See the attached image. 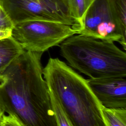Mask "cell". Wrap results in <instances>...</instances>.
<instances>
[{
	"instance_id": "12",
	"label": "cell",
	"mask_w": 126,
	"mask_h": 126,
	"mask_svg": "<svg viewBox=\"0 0 126 126\" xmlns=\"http://www.w3.org/2000/svg\"><path fill=\"white\" fill-rule=\"evenodd\" d=\"M50 97L53 108L55 113L58 126H73L70 121L64 113L59 101L55 96L50 92Z\"/></svg>"
},
{
	"instance_id": "9",
	"label": "cell",
	"mask_w": 126,
	"mask_h": 126,
	"mask_svg": "<svg viewBox=\"0 0 126 126\" xmlns=\"http://www.w3.org/2000/svg\"><path fill=\"white\" fill-rule=\"evenodd\" d=\"M71 15L76 26L73 28L77 31L81 27L85 14L93 0H67Z\"/></svg>"
},
{
	"instance_id": "7",
	"label": "cell",
	"mask_w": 126,
	"mask_h": 126,
	"mask_svg": "<svg viewBox=\"0 0 126 126\" xmlns=\"http://www.w3.org/2000/svg\"><path fill=\"white\" fill-rule=\"evenodd\" d=\"M86 81L102 106L126 109V76L89 78Z\"/></svg>"
},
{
	"instance_id": "3",
	"label": "cell",
	"mask_w": 126,
	"mask_h": 126,
	"mask_svg": "<svg viewBox=\"0 0 126 126\" xmlns=\"http://www.w3.org/2000/svg\"><path fill=\"white\" fill-rule=\"evenodd\" d=\"M70 66L90 78L126 76V54L113 41L79 34L60 44Z\"/></svg>"
},
{
	"instance_id": "15",
	"label": "cell",
	"mask_w": 126,
	"mask_h": 126,
	"mask_svg": "<svg viewBox=\"0 0 126 126\" xmlns=\"http://www.w3.org/2000/svg\"><path fill=\"white\" fill-rule=\"evenodd\" d=\"M12 30L0 29V39L11 36Z\"/></svg>"
},
{
	"instance_id": "8",
	"label": "cell",
	"mask_w": 126,
	"mask_h": 126,
	"mask_svg": "<svg viewBox=\"0 0 126 126\" xmlns=\"http://www.w3.org/2000/svg\"><path fill=\"white\" fill-rule=\"evenodd\" d=\"M24 51L11 36L0 38V73L3 72Z\"/></svg>"
},
{
	"instance_id": "14",
	"label": "cell",
	"mask_w": 126,
	"mask_h": 126,
	"mask_svg": "<svg viewBox=\"0 0 126 126\" xmlns=\"http://www.w3.org/2000/svg\"><path fill=\"white\" fill-rule=\"evenodd\" d=\"M0 126H23L13 115H4L0 120Z\"/></svg>"
},
{
	"instance_id": "13",
	"label": "cell",
	"mask_w": 126,
	"mask_h": 126,
	"mask_svg": "<svg viewBox=\"0 0 126 126\" xmlns=\"http://www.w3.org/2000/svg\"><path fill=\"white\" fill-rule=\"evenodd\" d=\"M14 24L0 4V29L12 30Z\"/></svg>"
},
{
	"instance_id": "16",
	"label": "cell",
	"mask_w": 126,
	"mask_h": 126,
	"mask_svg": "<svg viewBox=\"0 0 126 126\" xmlns=\"http://www.w3.org/2000/svg\"><path fill=\"white\" fill-rule=\"evenodd\" d=\"M5 113V110L3 107V105L0 99V120L2 117V116L4 115V113Z\"/></svg>"
},
{
	"instance_id": "10",
	"label": "cell",
	"mask_w": 126,
	"mask_h": 126,
	"mask_svg": "<svg viewBox=\"0 0 126 126\" xmlns=\"http://www.w3.org/2000/svg\"><path fill=\"white\" fill-rule=\"evenodd\" d=\"M106 126H126V109L108 108L102 106Z\"/></svg>"
},
{
	"instance_id": "4",
	"label": "cell",
	"mask_w": 126,
	"mask_h": 126,
	"mask_svg": "<svg viewBox=\"0 0 126 126\" xmlns=\"http://www.w3.org/2000/svg\"><path fill=\"white\" fill-rule=\"evenodd\" d=\"M77 34L71 26L47 21H29L14 25L11 36L25 51L43 53Z\"/></svg>"
},
{
	"instance_id": "6",
	"label": "cell",
	"mask_w": 126,
	"mask_h": 126,
	"mask_svg": "<svg viewBox=\"0 0 126 126\" xmlns=\"http://www.w3.org/2000/svg\"><path fill=\"white\" fill-rule=\"evenodd\" d=\"M77 34L119 42L125 50L126 49V32L123 31L109 0H93Z\"/></svg>"
},
{
	"instance_id": "11",
	"label": "cell",
	"mask_w": 126,
	"mask_h": 126,
	"mask_svg": "<svg viewBox=\"0 0 126 126\" xmlns=\"http://www.w3.org/2000/svg\"><path fill=\"white\" fill-rule=\"evenodd\" d=\"M120 24L126 32V0H109Z\"/></svg>"
},
{
	"instance_id": "1",
	"label": "cell",
	"mask_w": 126,
	"mask_h": 126,
	"mask_svg": "<svg viewBox=\"0 0 126 126\" xmlns=\"http://www.w3.org/2000/svg\"><path fill=\"white\" fill-rule=\"evenodd\" d=\"M42 54L25 50L0 73V99L5 112L23 126H58L43 77Z\"/></svg>"
},
{
	"instance_id": "5",
	"label": "cell",
	"mask_w": 126,
	"mask_h": 126,
	"mask_svg": "<svg viewBox=\"0 0 126 126\" xmlns=\"http://www.w3.org/2000/svg\"><path fill=\"white\" fill-rule=\"evenodd\" d=\"M14 25L29 21H47L76 26L67 0H0Z\"/></svg>"
},
{
	"instance_id": "2",
	"label": "cell",
	"mask_w": 126,
	"mask_h": 126,
	"mask_svg": "<svg viewBox=\"0 0 126 126\" xmlns=\"http://www.w3.org/2000/svg\"><path fill=\"white\" fill-rule=\"evenodd\" d=\"M43 76L73 126H106L102 105L86 79L65 63L50 58Z\"/></svg>"
}]
</instances>
